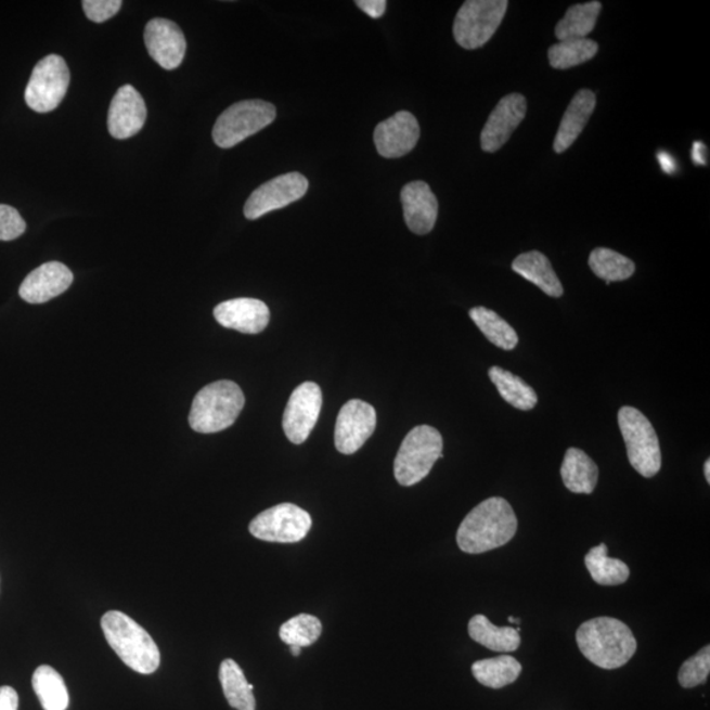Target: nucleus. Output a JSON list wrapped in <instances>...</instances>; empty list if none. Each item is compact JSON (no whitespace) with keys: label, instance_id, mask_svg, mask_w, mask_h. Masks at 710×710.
<instances>
[{"label":"nucleus","instance_id":"f257e3e1","mask_svg":"<svg viewBox=\"0 0 710 710\" xmlns=\"http://www.w3.org/2000/svg\"><path fill=\"white\" fill-rule=\"evenodd\" d=\"M517 517L503 498L481 502L465 517L456 532L463 553L481 554L506 545L517 532Z\"/></svg>","mask_w":710,"mask_h":710},{"label":"nucleus","instance_id":"f03ea898","mask_svg":"<svg viewBox=\"0 0 710 710\" xmlns=\"http://www.w3.org/2000/svg\"><path fill=\"white\" fill-rule=\"evenodd\" d=\"M577 642L583 656L604 670L620 669L637 651L631 628L612 617H597L582 623Z\"/></svg>","mask_w":710,"mask_h":710},{"label":"nucleus","instance_id":"7ed1b4c3","mask_svg":"<svg viewBox=\"0 0 710 710\" xmlns=\"http://www.w3.org/2000/svg\"><path fill=\"white\" fill-rule=\"evenodd\" d=\"M102 629L108 645L129 669L150 675L158 670L159 648L144 628L131 617L111 610L102 617Z\"/></svg>","mask_w":710,"mask_h":710},{"label":"nucleus","instance_id":"20e7f679","mask_svg":"<svg viewBox=\"0 0 710 710\" xmlns=\"http://www.w3.org/2000/svg\"><path fill=\"white\" fill-rule=\"evenodd\" d=\"M244 405V392L236 383H211L196 393L191 406L190 426L197 434H218L236 422Z\"/></svg>","mask_w":710,"mask_h":710},{"label":"nucleus","instance_id":"39448f33","mask_svg":"<svg viewBox=\"0 0 710 710\" xmlns=\"http://www.w3.org/2000/svg\"><path fill=\"white\" fill-rule=\"evenodd\" d=\"M443 440L434 426L419 425L405 436L393 463L398 483L411 487L428 477L435 463L442 459Z\"/></svg>","mask_w":710,"mask_h":710},{"label":"nucleus","instance_id":"423d86ee","mask_svg":"<svg viewBox=\"0 0 710 710\" xmlns=\"http://www.w3.org/2000/svg\"><path fill=\"white\" fill-rule=\"evenodd\" d=\"M619 425L634 470L645 478L656 477L662 467V453L653 424L634 406H622Z\"/></svg>","mask_w":710,"mask_h":710},{"label":"nucleus","instance_id":"0eeeda50","mask_svg":"<svg viewBox=\"0 0 710 710\" xmlns=\"http://www.w3.org/2000/svg\"><path fill=\"white\" fill-rule=\"evenodd\" d=\"M275 117L276 109L271 103L264 101L234 103L216 120L212 132L215 144L222 150H230L269 127Z\"/></svg>","mask_w":710,"mask_h":710},{"label":"nucleus","instance_id":"6e6552de","mask_svg":"<svg viewBox=\"0 0 710 710\" xmlns=\"http://www.w3.org/2000/svg\"><path fill=\"white\" fill-rule=\"evenodd\" d=\"M508 5L506 0H467L455 16V41L467 51L487 44L502 24Z\"/></svg>","mask_w":710,"mask_h":710},{"label":"nucleus","instance_id":"1a4fd4ad","mask_svg":"<svg viewBox=\"0 0 710 710\" xmlns=\"http://www.w3.org/2000/svg\"><path fill=\"white\" fill-rule=\"evenodd\" d=\"M70 85V72L57 54L47 55L35 66L26 89V102L36 113H52L64 101Z\"/></svg>","mask_w":710,"mask_h":710},{"label":"nucleus","instance_id":"9d476101","mask_svg":"<svg viewBox=\"0 0 710 710\" xmlns=\"http://www.w3.org/2000/svg\"><path fill=\"white\" fill-rule=\"evenodd\" d=\"M312 528L307 511L292 503L277 504L261 512L249 525L256 539L276 543H296L305 540Z\"/></svg>","mask_w":710,"mask_h":710},{"label":"nucleus","instance_id":"9b49d317","mask_svg":"<svg viewBox=\"0 0 710 710\" xmlns=\"http://www.w3.org/2000/svg\"><path fill=\"white\" fill-rule=\"evenodd\" d=\"M308 181L300 172H288L263 183L249 196L244 207L245 218L257 220L298 202L307 194Z\"/></svg>","mask_w":710,"mask_h":710},{"label":"nucleus","instance_id":"f8f14e48","mask_svg":"<svg viewBox=\"0 0 710 710\" xmlns=\"http://www.w3.org/2000/svg\"><path fill=\"white\" fill-rule=\"evenodd\" d=\"M321 406L323 392L317 383L305 382L295 388L283 415V430L289 441L295 444L307 441L318 423Z\"/></svg>","mask_w":710,"mask_h":710},{"label":"nucleus","instance_id":"ddd939ff","mask_svg":"<svg viewBox=\"0 0 710 710\" xmlns=\"http://www.w3.org/2000/svg\"><path fill=\"white\" fill-rule=\"evenodd\" d=\"M376 412L373 405L360 399L349 400L338 413L335 444L339 453L354 454L373 436Z\"/></svg>","mask_w":710,"mask_h":710},{"label":"nucleus","instance_id":"4468645a","mask_svg":"<svg viewBox=\"0 0 710 710\" xmlns=\"http://www.w3.org/2000/svg\"><path fill=\"white\" fill-rule=\"evenodd\" d=\"M528 103L521 94L506 95L498 103L480 134L481 150L495 153L508 142L527 116Z\"/></svg>","mask_w":710,"mask_h":710},{"label":"nucleus","instance_id":"2eb2a0df","mask_svg":"<svg viewBox=\"0 0 710 710\" xmlns=\"http://www.w3.org/2000/svg\"><path fill=\"white\" fill-rule=\"evenodd\" d=\"M144 40L151 57L164 69L175 70L183 63L188 42L175 22L153 18L146 24Z\"/></svg>","mask_w":710,"mask_h":710},{"label":"nucleus","instance_id":"dca6fc26","mask_svg":"<svg viewBox=\"0 0 710 710\" xmlns=\"http://www.w3.org/2000/svg\"><path fill=\"white\" fill-rule=\"evenodd\" d=\"M419 126L415 116L409 111H400L375 128L376 151L385 158L405 156L417 145Z\"/></svg>","mask_w":710,"mask_h":710},{"label":"nucleus","instance_id":"f3484780","mask_svg":"<svg viewBox=\"0 0 710 710\" xmlns=\"http://www.w3.org/2000/svg\"><path fill=\"white\" fill-rule=\"evenodd\" d=\"M146 120V106L131 85L117 90L108 111V131L114 139L127 140L138 134Z\"/></svg>","mask_w":710,"mask_h":710},{"label":"nucleus","instance_id":"a211bd4d","mask_svg":"<svg viewBox=\"0 0 710 710\" xmlns=\"http://www.w3.org/2000/svg\"><path fill=\"white\" fill-rule=\"evenodd\" d=\"M214 317L224 328L258 335L267 330L270 311L261 300L238 298L220 302L214 310Z\"/></svg>","mask_w":710,"mask_h":710},{"label":"nucleus","instance_id":"6ab92c4d","mask_svg":"<svg viewBox=\"0 0 710 710\" xmlns=\"http://www.w3.org/2000/svg\"><path fill=\"white\" fill-rule=\"evenodd\" d=\"M74 276L69 268L61 262L41 264L23 281L18 295L30 305H42L72 286Z\"/></svg>","mask_w":710,"mask_h":710},{"label":"nucleus","instance_id":"aec40b11","mask_svg":"<svg viewBox=\"0 0 710 710\" xmlns=\"http://www.w3.org/2000/svg\"><path fill=\"white\" fill-rule=\"evenodd\" d=\"M404 220L410 231L419 236L434 231L438 216V202L429 184L416 181L401 190Z\"/></svg>","mask_w":710,"mask_h":710},{"label":"nucleus","instance_id":"412c9836","mask_svg":"<svg viewBox=\"0 0 710 710\" xmlns=\"http://www.w3.org/2000/svg\"><path fill=\"white\" fill-rule=\"evenodd\" d=\"M595 107V92L586 89L577 92V95L572 98L570 106L567 107L557 135H555V153H565L577 141L585 126L589 125L590 117L594 114Z\"/></svg>","mask_w":710,"mask_h":710},{"label":"nucleus","instance_id":"4be33fe9","mask_svg":"<svg viewBox=\"0 0 710 710\" xmlns=\"http://www.w3.org/2000/svg\"><path fill=\"white\" fill-rule=\"evenodd\" d=\"M512 269L552 298H560L564 295V286H561L558 275L555 274L548 258L541 251L522 253L512 263Z\"/></svg>","mask_w":710,"mask_h":710},{"label":"nucleus","instance_id":"5701e85b","mask_svg":"<svg viewBox=\"0 0 710 710\" xmlns=\"http://www.w3.org/2000/svg\"><path fill=\"white\" fill-rule=\"evenodd\" d=\"M560 477L568 491L591 495L596 489L598 467L583 450L570 448L561 463Z\"/></svg>","mask_w":710,"mask_h":710},{"label":"nucleus","instance_id":"b1692460","mask_svg":"<svg viewBox=\"0 0 710 710\" xmlns=\"http://www.w3.org/2000/svg\"><path fill=\"white\" fill-rule=\"evenodd\" d=\"M468 634L477 644L498 653L516 651L521 644L515 628H499L483 615L474 616L468 622Z\"/></svg>","mask_w":710,"mask_h":710},{"label":"nucleus","instance_id":"393cba45","mask_svg":"<svg viewBox=\"0 0 710 710\" xmlns=\"http://www.w3.org/2000/svg\"><path fill=\"white\" fill-rule=\"evenodd\" d=\"M489 375L491 382L498 388L500 397L515 409L530 411L539 403L537 392L520 376L499 366L491 367Z\"/></svg>","mask_w":710,"mask_h":710},{"label":"nucleus","instance_id":"a878e982","mask_svg":"<svg viewBox=\"0 0 710 710\" xmlns=\"http://www.w3.org/2000/svg\"><path fill=\"white\" fill-rule=\"evenodd\" d=\"M473 675L485 687L499 689L515 683L520 676L522 666L511 656L481 659L472 667Z\"/></svg>","mask_w":710,"mask_h":710},{"label":"nucleus","instance_id":"bb28decb","mask_svg":"<svg viewBox=\"0 0 710 710\" xmlns=\"http://www.w3.org/2000/svg\"><path fill=\"white\" fill-rule=\"evenodd\" d=\"M602 12L601 2H589L572 5L564 18L555 27V36L559 41L586 39L594 30L598 15Z\"/></svg>","mask_w":710,"mask_h":710},{"label":"nucleus","instance_id":"cd10ccee","mask_svg":"<svg viewBox=\"0 0 710 710\" xmlns=\"http://www.w3.org/2000/svg\"><path fill=\"white\" fill-rule=\"evenodd\" d=\"M219 677L222 690L230 706L237 710H256V697L251 684L246 681L243 670L232 659H225L220 666Z\"/></svg>","mask_w":710,"mask_h":710},{"label":"nucleus","instance_id":"c85d7f7f","mask_svg":"<svg viewBox=\"0 0 710 710\" xmlns=\"http://www.w3.org/2000/svg\"><path fill=\"white\" fill-rule=\"evenodd\" d=\"M585 566L592 579L601 585H620L631 577V570L625 561L609 557L605 543L591 548L590 553L585 555Z\"/></svg>","mask_w":710,"mask_h":710},{"label":"nucleus","instance_id":"c756f323","mask_svg":"<svg viewBox=\"0 0 710 710\" xmlns=\"http://www.w3.org/2000/svg\"><path fill=\"white\" fill-rule=\"evenodd\" d=\"M33 685L44 710H66L69 707V693L63 676L51 666L36 669Z\"/></svg>","mask_w":710,"mask_h":710},{"label":"nucleus","instance_id":"7c9ffc66","mask_svg":"<svg viewBox=\"0 0 710 710\" xmlns=\"http://www.w3.org/2000/svg\"><path fill=\"white\" fill-rule=\"evenodd\" d=\"M470 318L487 339L503 350H514L518 344L517 333L496 312L486 307H475Z\"/></svg>","mask_w":710,"mask_h":710},{"label":"nucleus","instance_id":"2f4dec72","mask_svg":"<svg viewBox=\"0 0 710 710\" xmlns=\"http://www.w3.org/2000/svg\"><path fill=\"white\" fill-rule=\"evenodd\" d=\"M589 263L595 275L607 284L627 281L635 273L632 259L608 248L592 250Z\"/></svg>","mask_w":710,"mask_h":710},{"label":"nucleus","instance_id":"473e14b6","mask_svg":"<svg viewBox=\"0 0 710 710\" xmlns=\"http://www.w3.org/2000/svg\"><path fill=\"white\" fill-rule=\"evenodd\" d=\"M597 42L591 39H572L559 41L548 49V61L554 69L566 70L579 66L595 57Z\"/></svg>","mask_w":710,"mask_h":710},{"label":"nucleus","instance_id":"72a5a7b5","mask_svg":"<svg viewBox=\"0 0 710 710\" xmlns=\"http://www.w3.org/2000/svg\"><path fill=\"white\" fill-rule=\"evenodd\" d=\"M323 633L318 617L301 614L284 622L280 629V637L288 646L307 647L314 644Z\"/></svg>","mask_w":710,"mask_h":710},{"label":"nucleus","instance_id":"f704fd0d","mask_svg":"<svg viewBox=\"0 0 710 710\" xmlns=\"http://www.w3.org/2000/svg\"><path fill=\"white\" fill-rule=\"evenodd\" d=\"M710 672V647L707 645L693 658L685 660L679 671V683L683 688H694L707 682Z\"/></svg>","mask_w":710,"mask_h":710},{"label":"nucleus","instance_id":"c9c22d12","mask_svg":"<svg viewBox=\"0 0 710 710\" xmlns=\"http://www.w3.org/2000/svg\"><path fill=\"white\" fill-rule=\"evenodd\" d=\"M26 230V221L23 220L17 209L11 206L0 205V241L16 240Z\"/></svg>","mask_w":710,"mask_h":710},{"label":"nucleus","instance_id":"e433bc0d","mask_svg":"<svg viewBox=\"0 0 710 710\" xmlns=\"http://www.w3.org/2000/svg\"><path fill=\"white\" fill-rule=\"evenodd\" d=\"M83 11L89 21L104 23L120 11V0H83Z\"/></svg>","mask_w":710,"mask_h":710},{"label":"nucleus","instance_id":"4c0bfd02","mask_svg":"<svg viewBox=\"0 0 710 710\" xmlns=\"http://www.w3.org/2000/svg\"><path fill=\"white\" fill-rule=\"evenodd\" d=\"M356 5L373 18L382 17L387 9L386 0H357Z\"/></svg>","mask_w":710,"mask_h":710},{"label":"nucleus","instance_id":"58836bf2","mask_svg":"<svg viewBox=\"0 0 710 710\" xmlns=\"http://www.w3.org/2000/svg\"><path fill=\"white\" fill-rule=\"evenodd\" d=\"M18 696L14 688L4 685L0 687V710H17Z\"/></svg>","mask_w":710,"mask_h":710},{"label":"nucleus","instance_id":"ea45409f","mask_svg":"<svg viewBox=\"0 0 710 710\" xmlns=\"http://www.w3.org/2000/svg\"><path fill=\"white\" fill-rule=\"evenodd\" d=\"M707 146L701 141L694 142L693 159L696 165H707Z\"/></svg>","mask_w":710,"mask_h":710},{"label":"nucleus","instance_id":"a19ab883","mask_svg":"<svg viewBox=\"0 0 710 710\" xmlns=\"http://www.w3.org/2000/svg\"><path fill=\"white\" fill-rule=\"evenodd\" d=\"M658 160L660 168H662L667 175H672L676 170L675 159L670 156L669 153L660 152L658 154Z\"/></svg>","mask_w":710,"mask_h":710},{"label":"nucleus","instance_id":"79ce46f5","mask_svg":"<svg viewBox=\"0 0 710 710\" xmlns=\"http://www.w3.org/2000/svg\"><path fill=\"white\" fill-rule=\"evenodd\" d=\"M703 474H706V478L708 483H710V461L708 460L706 462V465H703Z\"/></svg>","mask_w":710,"mask_h":710},{"label":"nucleus","instance_id":"37998d69","mask_svg":"<svg viewBox=\"0 0 710 710\" xmlns=\"http://www.w3.org/2000/svg\"><path fill=\"white\" fill-rule=\"evenodd\" d=\"M289 651H292L294 657H299L301 653V647L299 646H289Z\"/></svg>","mask_w":710,"mask_h":710},{"label":"nucleus","instance_id":"c03bdc74","mask_svg":"<svg viewBox=\"0 0 710 710\" xmlns=\"http://www.w3.org/2000/svg\"><path fill=\"white\" fill-rule=\"evenodd\" d=\"M508 621H509L511 623H517V625H520V623H521V620H520V619H515V617H512V616H509Z\"/></svg>","mask_w":710,"mask_h":710}]
</instances>
